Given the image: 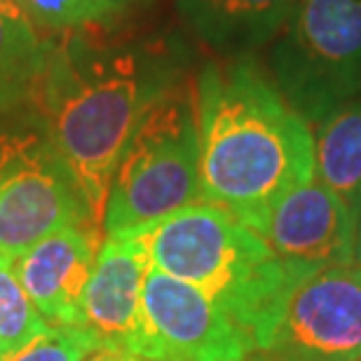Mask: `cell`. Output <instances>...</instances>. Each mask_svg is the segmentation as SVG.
Wrapping results in <instances>:
<instances>
[{
	"mask_svg": "<svg viewBox=\"0 0 361 361\" xmlns=\"http://www.w3.org/2000/svg\"><path fill=\"white\" fill-rule=\"evenodd\" d=\"M174 56L118 45L94 26L49 38L33 108L101 226L113 171L150 104L178 80Z\"/></svg>",
	"mask_w": 361,
	"mask_h": 361,
	"instance_id": "cell-1",
	"label": "cell"
},
{
	"mask_svg": "<svg viewBox=\"0 0 361 361\" xmlns=\"http://www.w3.org/2000/svg\"><path fill=\"white\" fill-rule=\"evenodd\" d=\"M195 94L204 202L254 228L274 200L314 178L307 120L251 56L207 63Z\"/></svg>",
	"mask_w": 361,
	"mask_h": 361,
	"instance_id": "cell-2",
	"label": "cell"
},
{
	"mask_svg": "<svg viewBox=\"0 0 361 361\" xmlns=\"http://www.w3.org/2000/svg\"><path fill=\"white\" fill-rule=\"evenodd\" d=\"M150 265L212 298L263 350L286 298L300 284L263 237L212 202H195L146 230Z\"/></svg>",
	"mask_w": 361,
	"mask_h": 361,
	"instance_id": "cell-3",
	"label": "cell"
},
{
	"mask_svg": "<svg viewBox=\"0 0 361 361\" xmlns=\"http://www.w3.org/2000/svg\"><path fill=\"white\" fill-rule=\"evenodd\" d=\"M202 200L197 94L185 78L157 97L113 171L101 230L129 237Z\"/></svg>",
	"mask_w": 361,
	"mask_h": 361,
	"instance_id": "cell-4",
	"label": "cell"
},
{
	"mask_svg": "<svg viewBox=\"0 0 361 361\" xmlns=\"http://www.w3.org/2000/svg\"><path fill=\"white\" fill-rule=\"evenodd\" d=\"M270 71L312 125L361 97V0H300L277 35Z\"/></svg>",
	"mask_w": 361,
	"mask_h": 361,
	"instance_id": "cell-5",
	"label": "cell"
},
{
	"mask_svg": "<svg viewBox=\"0 0 361 361\" xmlns=\"http://www.w3.org/2000/svg\"><path fill=\"white\" fill-rule=\"evenodd\" d=\"M68 226H97L42 120L0 129V254L19 256Z\"/></svg>",
	"mask_w": 361,
	"mask_h": 361,
	"instance_id": "cell-6",
	"label": "cell"
},
{
	"mask_svg": "<svg viewBox=\"0 0 361 361\" xmlns=\"http://www.w3.org/2000/svg\"><path fill=\"white\" fill-rule=\"evenodd\" d=\"M261 352L279 361H359L361 263L336 265L300 281Z\"/></svg>",
	"mask_w": 361,
	"mask_h": 361,
	"instance_id": "cell-7",
	"label": "cell"
},
{
	"mask_svg": "<svg viewBox=\"0 0 361 361\" xmlns=\"http://www.w3.org/2000/svg\"><path fill=\"white\" fill-rule=\"evenodd\" d=\"M251 230L300 279L350 265L357 256L355 216L319 178L298 183L274 200Z\"/></svg>",
	"mask_w": 361,
	"mask_h": 361,
	"instance_id": "cell-8",
	"label": "cell"
},
{
	"mask_svg": "<svg viewBox=\"0 0 361 361\" xmlns=\"http://www.w3.org/2000/svg\"><path fill=\"white\" fill-rule=\"evenodd\" d=\"M143 310L155 361H240L256 352L251 336L212 298L153 265L143 281Z\"/></svg>",
	"mask_w": 361,
	"mask_h": 361,
	"instance_id": "cell-9",
	"label": "cell"
},
{
	"mask_svg": "<svg viewBox=\"0 0 361 361\" xmlns=\"http://www.w3.org/2000/svg\"><path fill=\"white\" fill-rule=\"evenodd\" d=\"M150 256L143 235L104 237L82 298V329L97 348L122 350L155 361L143 310V281Z\"/></svg>",
	"mask_w": 361,
	"mask_h": 361,
	"instance_id": "cell-10",
	"label": "cell"
},
{
	"mask_svg": "<svg viewBox=\"0 0 361 361\" xmlns=\"http://www.w3.org/2000/svg\"><path fill=\"white\" fill-rule=\"evenodd\" d=\"M99 247L101 228L68 226L12 258L21 286L47 324L82 326V298Z\"/></svg>",
	"mask_w": 361,
	"mask_h": 361,
	"instance_id": "cell-11",
	"label": "cell"
},
{
	"mask_svg": "<svg viewBox=\"0 0 361 361\" xmlns=\"http://www.w3.org/2000/svg\"><path fill=\"white\" fill-rule=\"evenodd\" d=\"M300 0H176L180 19L209 47L249 56L277 38Z\"/></svg>",
	"mask_w": 361,
	"mask_h": 361,
	"instance_id": "cell-12",
	"label": "cell"
},
{
	"mask_svg": "<svg viewBox=\"0 0 361 361\" xmlns=\"http://www.w3.org/2000/svg\"><path fill=\"white\" fill-rule=\"evenodd\" d=\"M314 176L361 221V97L345 101L317 122Z\"/></svg>",
	"mask_w": 361,
	"mask_h": 361,
	"instance_id": "cell-13",
	"label": "cell"
},
{
	"mask_svg": "<svg viewBox=\"0 0 361 361\" xmlns=\"http://www.w3.org/2000/svg\"><path fill=\"white\" fill-rule=\"evenodd\" d=\"M47 47L49 38L38 26L10 0H0V115L33 104Z\"/></svg>",
	"mask_w": 361,
	"mask_h": 361,
	"instance_id": "cell-14",
	"label": "cell"
},
{
	"mask_svg": "<svg viewBox=\"0 0 361 361\" xmlns=\"http://www.w3.org/2000/svg\"><path fill=\"white\" fill-rule=\"evenodd\" d=\"M38 28L59 33L71 28L97 26L118 17L139 0H10Z\"/></svg>",
	"mask_w": 361,
	"mask_h": 361,
	"instance_id": "cell-15",
	"label": "cell"
},
{
	"mask_svg": "<svg viewBox=\"0 0 361 361\" xmlns=\"http://www.w3.org/2000/svg\"><path fill=\"white\" fill-rule=\"evenodd\" d=\"M47 326L21 286L12 258L0 254V355L26 345Z\"/></svg>",
	"mask_w": 361,
	"mask_h": 361,
	"instance_id": "cell-16",
	"label": "cell"
},
{
	"mask_svg": "<svg viewBox=\"0 0 361 361\" xmlns=\"http://www.w3.org/2000/svg\"><path fill=\"white\" fill-rule=\"evenodd\" d=\"M97 341L82 326H49L17 350L3 352L0 361H85Z\"/></svg>",
	"mask_w": 361,
	"mask_h": 361,
	"instance_id": "cell-17",
	"label": "cell"
},
{
	"mask_svg": "<svg viewBox=\"0 0 361 361\" xmlns=\"http://www.w3.org/2000/svg\"><path fill=\"white\" fill-rule=\"evenodd\" d=\"M85 361H150L141 355H132V352H122V350H106V348H97L90 352Z\"/></svg>",
	"mask_w": 361,
	"mask_h": 361,
	"instance_id": "cell-18",
	"label": "cell"
},
{
	"mask_svg": "<svg viewBox=\"0 0 361 361\" xmlns=\"http://www.w3.org/2000/svg\"><path fill=\"white\" fill-rule=\"evenodd\" d=\"M240 361H279V359H274L272 355H268V352L256 350V352H251V355H247V357L240 359Z\"/></svg>",
	"mask_w": 361,
	"mask_h": 361,
	"instance_id": "cell-19",
	"label": "cell"
},
{
	"mask_svg": "<svg viewBox=\"0 0 361 361\" xmlns=\"http://www.w3.org/2000/svg\"><path fill=\"white\" fill-rule=\"evenodd\" d=\"M355 261L361 263V221H359V226H357V256H355Z\"/></svg>",
	"mask_w": 361,
	"mask_h": 361,
	"instance_id": "cell-20",
	"label": "cell"
},
{
	"mask_svg": "<svg viewBox=\"0 0 361 361\" xmlns=\"http://www.w3.org/2000/svg\"><path fill=\"white\" fill-rule=\"evenodd\" d=\"M359 361H361V359H359Z\"/></svg>",
	"mask_w": 361,
	"mask_h": 361,
	"instance_id": "cell-21",
	"label": "cell"
}]
</instances>
